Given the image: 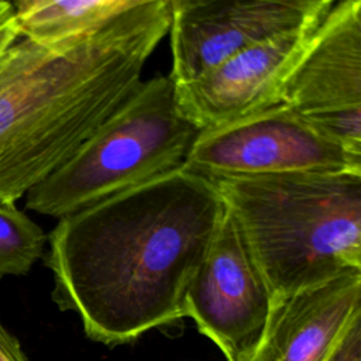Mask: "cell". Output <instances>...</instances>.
Masks as SVG:
<instances>
[{
  "label": "cell",
  "mask_w": 361,
  "mask_h": 361,
  "mask_svg": "<svg viewBox=\"0 0 361 361\" xmlns=\"http://www.w3.org/2000/svg\"><path fill=\"white\" fill-rule=\"evenodd\" d=\"M223 210L214 182L183 165L59 219L52 300L107 347L176 323Z\"/></svg>",
  "instance_id": "cell-1"
},
{
  "label": "cell",
  "mask_w": 361,
  "mask_h": 361,
  "mask_svg": "<svg viewBox=\"0 0 361 361\" xmlns=\"http://www.w3.org/2000/svg\"><path fill=\"white\" fill-rule=\"evenodd\" d=\"M169 24V0H138L86 35L18 37L0 55V204L49 176L135 92Z\"/></svg>",
  "instance_id": "cell-2"
},
{
  "label": "cell",
  "mask_w": 361,
  "mask_h": 361,
  "mask_svg": "<svg viewBox=\"0 0 361 361\" xmlns=\"http://www.w3.org/2000/svg\"><path fill=\"white\" fill-rule=\"evenodd\" d=\"M212 180L274 300L361 269V175Z\"/></svg>",
  "instance_id": "cell-3"
},
{
  "label": "cell",
  "mask_w": 361,
  "mask_h": 361,
  "mask_svg": "<svg viewBox=\"0 0 361 361\" xmlns=\"http://www.w3.org/2000/svg\"><path fill=\"white\" fill-rule=\"evenodd\" d=\"M200 130L179 111L175 83L158 73L76 152L25 195V207L58 220L185 165Z\"/></svg>",
  "instance_id": "cell-4"
},
{
  "label": "cell",
  "mask_w": 361,
  "mask_h": 361,
  "mask_svg": "<svg viewBox=\"0 0 361 361\" xmlns=\"http://www.w3.org/2000/svg\"><path fill=\"white\" fill-rule=\"evenodd\" d=\"M185 166L209 179L285 173L361 175V155L326 137L283 103L207 127Z\"/></svg>",
  "instance_id": "cell-5"
},
{
  "label": "cell",
  "mask_w": 361,
  "mask_h": 361,
  "mask_svg": "<svg viewBox=\"0 0 361 361\" xmlns=\"http://www.w3.org/2000/svg\"><path fill=\"white\" fill-rule=\"evenodd\" d=\"M279 103L361 155V1L333 3L288 76Z\"/></svg>",
  "instance_id": "cell-6"
},
{
  "label": "cell",
  "mask_w": 361,
  "mask_h": 361,
  "mask_svg": "<svg viewBox=\"0 0 361 361\" xmlns=\"http://www.w3.org/2000/svg\"><path fill=\"white\" fill-rule=\"evenodd\" d=\"M333 0H169L175 85L276 35L317 25Z\"/></svg>",
  "instance_id": "cell-7"
},
{
  "label": "cell",
  "mask_w": 361,
  "mask_h": 361,
  "mask_svg": "<svg viewBox=\"0 0 361 361\" xmlns=\"http://www.w3.org/2000/svg\"><path fill=\"white\" fill-rule=\"evenodd\" d=\"M272 303L274 295L224 206L207 255L186 290L183 314L226 361H243L258 345Z\"/></svg>",
  "instance_id": "cell-8"
},
{
  "label": "cell",
  "mask_w": 361,
  "mask_h": 361,
  "mask_svg": "<svg viewBox=\"0 0 361 361\" xmlns=\"http://www.w3.org/2000/svg\"><path fill=\"white\" fill-rule=\"evenodd\" d=\"M317 25L276 35L190 82L175 85L180 114L203 130L278 104L283 85Z\"/></svg>",
  "instance_id": "cell-9"
},
{
  "label": "cell",
  "mask_w": 361,
  "mask_h": 361,
  "mask_svg": "<svg viewBox=\"0 0 361 361\" xmlns=\"http://www.w3.org/2000/svg\"><path fill=\"white\" fill-rule=\"evenodd\" d=\"M361 314V269L276 299L255 350L243 361H326Z\"/></svg>",
  "instance_id": "cell-10"
},
{
  "label": "cell",
  "mask_w": 361,
  "mask_h": 361,
  "mask_svg": "<svg viewBox=\"0 0 361 361\" xmlns=\"http://www.w3.org/2000/svg\"><path fill=\"white\" fill-rule=\"evenodd\" d=\"M138 0H18L13 3L20 37L58 44L99 30Z\"/></svg>",
  "instance_id": "cell-11"
},
{
  "label": "cell",
  "mask_w": 361,
  "mask_h": 361,
  "mask_svg": "<svg viewBox=\"0 0 361 361\" xmlns=\"http://www.w3.org/2000/svg\"><path fill=\"white\" fill-rule=\"evenodd\" d=\"M44 230L14 204H0V279L27 275L42 257Z\"/></svg>",
  "instance_id": "cell-12"
},
{
  "label": "cell",
  "mask_w": 361,
  "mask_h": 361,
  "mask_svg": "<svg viewBox=\"0 0 361 361\" xmlns=\"http://www.w3.org/2000/svg\"><path fill=\"white\" fill-rule=\"evenodd\" d=\"M326 361H361V314H357Z\"/></svg>",
  "instance_id": "cell-13"
},
{
  "label": "cell",
  "mask_w": 361,
  "mask_h": 361,
  "mask_svg": "<svg viewBox=\"0 0 361 361\" xmlns=\"http://www.w3.org/2000/svg\"><path fill=\"white\" fill-rule=\"evenodd\" d=\"M20 37L13 3L0 0V55Z\"/></svg>",
  "instance_id": "cell-14"
},
{
  "label": "cell",
  "mask_w": 361,
  "mask_h": 361,
  "mask_svg": "<svg viewBox=\"0 0 361 361\" xmlns=\"http://www.w3.org/2000/svg\"><path fill=\"white\" fill-rule=\"evenodd\" d=\"M0 361H27L18 340L0 322Z\"/></svg>",
  "instance_id": "cell-15"
}]
</instances>
